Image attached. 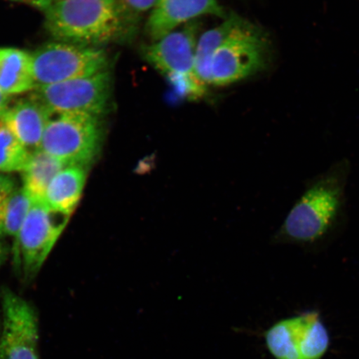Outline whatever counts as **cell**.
Listing matches in <instances>:
<instances>
[{"mask_svg":"<svg viewBox=\"0 0 359 359\" xmlns=\"http://www.w3.org/2000/svg\"><path fill=\"white\" fill-rule=\"evenodd\" d=\"M65 168L64 163L40 148L31 152L28 163L21 172L22 189L33 201L42 202L49 184Z\"/></svg>","mask_w":359,"mask_h":359,"instance_id":"obj_15","label":"cell"},{"mask_svg":"<svg viewBox=\"0 0 359 359\" xmlns=\"http://www.w3.org/2000/svg\"><path fill=\"white\" fill-rule=\"evenodd\" d=\"M12 1L29 4L31 6L39 8L40 11H45L51 6L53 0H12Z\"/></svg>","mask_w":359,"mask_h":359,"instance_id":"obj_21","label":"cell"},{"mask_svg":"<svg viewBox=\"0 0 359 359\" xmlns=\"http://www.w3.org/2000/svg\"><path fill=\"white\" fill-rule=\"evenodd\" d=\"M30 154L0 121V172H21L28 163Z\"/></svg>","mask_w":359,"mask_h":359,"instance_id":"obj_18","label":"cell"},{"mask_svg":"<svg viewBox=\"0 0 359 359\" xmlns=\"http://www.w3.org/2000/svg\"><path fill=\"white\" fill-rule=\"evenodd\" d=\"M36 88L32 55L15 48H0V91L7 96Z\"/></svg>","mask_w":359,"mask_h":359,"instance_id":"obj_14","label":"cell"},{"mask_svg":"<svg viewBox=\"0 0 359 359\" xmlns=\"http://www.w3.org/2000/svg\"><path fill=\"white\" fill-rule=\"evenodd\" d=\"M197 27L191 24L164 36L143 49L145 60L172 81L187 98L196 100L205 95L206 88L196 71Z\"/></svg>","mask_w":359,"mask_h":359,"instance_id":"obj_5","label":"cell"},{"mask_svg":"<svg viewBox=\"0 0 359 359\" xmlns=\"http://www.w3.org/2000/svg\"><path fill=\"white\" fill-rule=\"evenodd\" d=\"M32 55L36 88L86 77L107 69V56L97 47L56 41Z\"/></svg>","mask_w":359,"mask_h":359,"instance_id":"obj_7","label":"cell"},{"mask_svg":"<svg viewBox=\"0 0 359 359\" xmlns=\"http://www.w3.org/2000/svg\"><path fill=\"white\" fill-rule=\"evenodd\" d=\"M8 247L0 242V266L6 262L8 257Z\"/></svg>","mask_w":359,"mask_h":359,"instance_id":"obj_23","label":"cell"},{"mask_svg":"<svg viewBox=\"0 0 359 359\" xmlns=\"http://www.w3.org/2000/svg\"><path fill=\"white\" fill-rule=\"evenodd\" d=\"M52 114L34 97L24 98L10 105L2 122L26 149L38 150Z\"/></svg>","mask_w":359,"mask_h":359,"instance_id":"obj_12","label":"cell"},{"mask_svg":"<svg viewBox=\"0 0 359 359\" xmlns=\"http://www.w3.org/2000/svg\"><path fill=\"white\" fill-rule=\"evenodd\" d=\"M271 57L266 35L250 22L240 20L215 53L210 85L228 86L257 74L266 69Z\"/></svg>","mask_w":359,"mask_h":359,"instance_id":"obj_3","label":"cell"},{"mask_svg":"<svg viewBox=\"0 0 359 359\" xmlns=\"http://www.w3.org/2000/svg\"><path fill=\"white\" fill-rule=\"evenodd\" d=\"M103 137L101 118L84 115L52 116L40 149L66 167L88 168L100 154Z\"/></svg>","mask_w":359,"mask_h":359,"instance_id":"obj_4","label":"cell"},{"mask_svg":"<svg viewBox=\"0 0 359 359\" xmlns=\"http://www.w3.org/2000/svg\"><path fill=\"white\" fill-rule=\"evenodd\" d=\"M34 201L22 187L17 189L0 203V237L19 235Z\"/></svg>","mask_w":359,"mask_h":359,"instance_id":"obj_17","label":"cell"},{"mask_svg":"<svg viewBox=\"0 0 359 359\" xmlns=\"http://www.w3.org/2000/svg\"><path fill=\"white\" fill-rule=\"evenodd\" d=\"M349 169L340 161L309 184L277 232V243L313 246L333 236L344 217Z\"/></svg>","mask_w":359,"mask_h":359,"instance_id":"obj_1","label":"cell"},{"mask_svg":"<svg viewBox=\"0 0 359 359\" xmlns=\"http://www.w3.org/2000/svg\"><path fill=\"white\" fill-rule=\"evenodd\" d=\"M69 219L52 212L43 202L34 201L15 244V260L24 269L25 279L39 272Z\"/></svg>","mask_w":359,"mask_h":359,"instance_id":"obj_10","label":"cell"},{"mask_svg":"<svg viewBox=\"0 0 359 359\" xmlns=\"http://www.w3.org/2000/svg\"><path fill=\"white\" fill-rule=\"evenodd\" d=\"M86 181V168L66 167L52 180L42 202L52 212L70 217L82 197Z\"/></svg>","mask_w":359,"mask_h":359,"instance_id":"obj_13","label":"cell"},{"mask_svg":"<svg viewBox=\"0 0 359 359\" xmlns=\"http://www.w3.org/2000/svg\"><path fill=\"white\" fill-rule=\"evenodd\" d=\"M109 69L67 82L35 88L31 97L52 116L84 115L101 118L107 114L111 96Z\"/></svg>","mask_w":359,"mask_h":359,"instance_id":"obj_6","label":"cell"},{"mask_svg":"<svg viewBox=\"0 0 359 359\" xmlns=\"http://www.w3.org/2000/svg\"><path fill=\"white\" fill-rule=\"evenodd\" d=\"M128 15H142L151 12L157 0H121Z\"/></svg>","mask_w":359,"mask_h":359,"instance_id":"obj_19","label":"cell"},{"mask_svg":"<svg viewBox=\"0 0 359 359\" xmlns=\"http://www.w3.org/2000/svg\"><path fill=\"white\" fill-rule=\"evenodd\" d=\"M264 339L276 359H321L330 343L320 313L313 311L276 323L266 332Z\"/></svg>","mask_w":359,"mask_h":359,"instance_id":"obj_8","label":"cell"},{"mask_svg":"<svg viewBox=\"0 0 359 359\" xmlns=\"http://www.w3.org/2000/svg\"><path fill=\"white\" fill-rule=\"evenodd\" d=\"M11 97L7 96L3 92L0 91V121L2 120L3 116L6 114L8 106L11 105Z\"/></svg>","mask_w":359,"mask_h":359,"instance_id":"obj_22","label":"cell"},{"mask_svg":"<svg viewBox=\"0 0 359 359\" xmlns=\"http://www.w3.org/2000/svg\"><path fill=\"white\" fill-rule=\"evenodd\" d=\"M15 180L11 175L0 172V203L17 189Z\"/></svg>","mask_w":359,"mask_h":359,"instance_id":"obj_20","label":"cell"},{"mask_svg":"<svg viewBox=\"0 0 359 359\" xmlns=\"http://www.w3.org/2000/svg\"><path fill=\"white\" fill-rule=\"evenodd\" d=\"M204 15L227 17L217 0H157L148 18L147 34L154 42L179 26Z\"/></svg>","mask_w":359,"mask_h":359,"instance_id":"obj_11","label":"cell"},{"mask_svg":"<svg viewBox=\"0 0 359 359\" xmlns=\"http://www.w3.org/2000/svg\"><path fill=\"white\" fill-rule=\"evenodd\" d=\"M0 298V359H40L37 311L7 287L2 289Z\"/></svg>","mask_w":359,"mask_h":359,"instance_id":"obj_9","label":"cell"},{"mask_svg":"<svg viewBox=\"0 0 359 359\" xmlns=\"http://www.w3.org/2000/svg\"><path fill=\"white\" fill-rule=\"evenodd\" d=\"M240 20V17L235 15L227 16L221 25L206 31L197 40L196 71L201 82L205 86L210 85V66L215 52Z\"/></svg>","mask_w":359,"mask_h":359,"instance_id":"obj_16","label":"cell"},{"mask_svg":"<svg viewBox=\"0 0 359 359\" xmlns=\"http://www.w3.org/2000/svg\"><path fill=\"white\" fill-rule=\"evenodd\" d=\"M44 12L53 38L91 47L119 39L129 19L121 0H53Z\"/></svg>","mask_w":359,"mask_h":359,"instance_id":"obj_2","label":"cell"}]
</instances>
